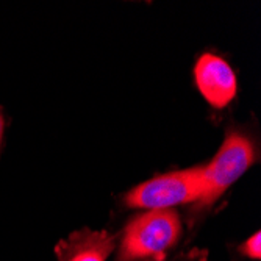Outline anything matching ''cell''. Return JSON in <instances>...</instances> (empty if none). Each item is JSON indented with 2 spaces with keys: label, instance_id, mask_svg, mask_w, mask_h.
<instances>
[{
  "label": "cell",
  "instance_id": "obj_1",
  "mask_svg": "<svg viewBox=\"0 0 261 261\" xmlns=\"http://www.w3.org/2000/svg\"><path fill=\"white\" fill-rule=\"evenodd\" d=\"M181 234V221L174 210H149L135 216L124 230L117 261L161 258Z\"/></svg>",
  "mask_w": 261,
  "mask_h": 261
},
{
  "label": "cell",
  "instance_id": "obj_2",
  "mask_svg": "<svg viewBox=\"0 0 261 261\" xmlns=\"http://www.w3.org/2000/svg\"><path fill=\"white\" fill-rule=\"evenodd\" d=\"M255 161L253 141L240 130H230L215 158L202 166V196L197 203H215Z\"/></svg>",
  "mask_w": 261,
  "mask_h": 261
},
{
  "label": "cell",
  "instance_id": "obj_3",
  "mask_svg": "<svg viewBox=\"0 0 261 261\" xmlns=\"http://www.w3.org/2000/svg\"><path fill=\"white\" fill-rule=\"evenodd\" d=\"M202 196V166L156 175L125 194V203L141 210H171L175 205L199 202Z\"/></svg>",
  "mask_w": 261,
  "mask_h": 261
},
{
  "label": "cell",
  "instance_id": "obj_4",
  "mask_svg": "<svg viewBox=\"0 0 261 261\" xmlns=\"http://www.w3.org/2000/svg\"><path fill=\"white\" fill-rule=\"evenodd\" d=\"M194 80L200 94L213 108H225L238 91L231 66L215 54H203L197 60Z\"/></svg>",
  "mask_w": 261,
  "mask_h": 261
},
{
  "label": "cell",
  "instance_id": "obj_5",
  "mask_svg": "<svg viewBox=\"0 0 261 261\" xmlns=\"http://www.w3.org/2000/svg\"><path fill=\"white\" fill-rule=\"evenodd\" d=\"M116 244V236L105 230H79L60 241L55 252L60 261H107Z\"/></svg>",
  "mask_w": 261,
  "mask_h": 261
},
{
  "label": "cell",
  "instance_id": "obj_6",
  "mask_svg": "<svg viewBox=\"0 0 261 261\" xmlns=\"http://www.w3.org/2000/svg\"><path fill=\"white\" fill-rule=\"evenodd\" d=\"M240 252L244 253L247 258H253V259H259L261 256V236H259V231H256L253 236L240 247Z\"/></svg>",
  "mask_w": 261,
  "mask_h": 261
},
{
  "label": "cell",
  "instance_id": "obj_7",
  "mask_svg": "<svg viewBox=\"0 0 261 261\" xmlns=\"http://www.w3.org/2000/svg\"><path fill=\"white\" fill-rule=\"evenodd\" d=\"M4 130H5V117L2 108H0V146H2V139H4Z\"/></svg>",
  "mask_w": 261,
  "mask_h": 261
}]
</instances>
